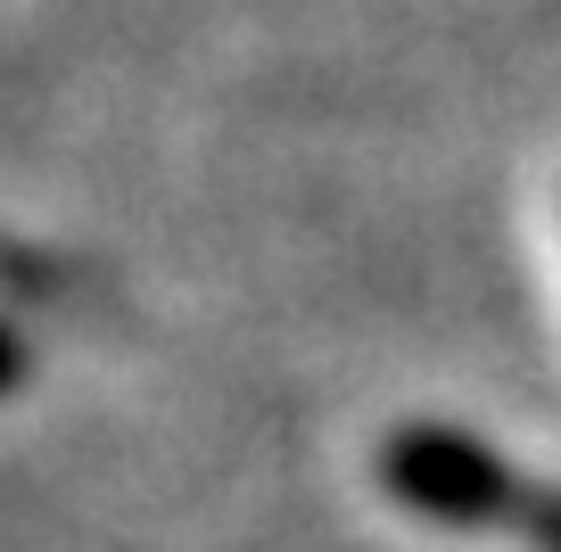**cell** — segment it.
<instances>
[{"label":"cell","mask_w":561,"mask_h":552,"mask_svg":"<svg viewBox=\"0 0 561 552\" xmlns=\"http://www.w3.org/2000/svg\"><path fill=\"white\" fill-rule=\"evenodd\" d=\"M380 486L388 503H404L413 519H438V528H528L537 511V486L545 479H520L495 446L446 429V421H413L380 446Z\"/></svg>","instance_id":"6da1fadb"},{"label":"cell","mask_w":561,"mask_h":552,"mask_svg":"<svg viewBox=\"0 0 561 552\" xmlns=\"http://www.w3.org/2000/svg\"><path fill=\"white\" fill-rule=\"evenodd\" d=\"M520 544L528 552H561V486H537V511H528Z\"/></svg>","instance_id":"7a4b0ae2"}]
</instances>
